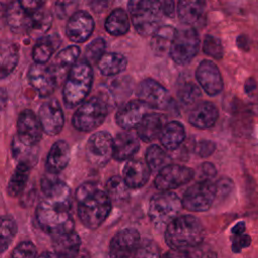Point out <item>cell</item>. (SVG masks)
Instances as JSON below:
<instances>
[{
    "mask_svg": "<svg viewBox=\"0 0 258 258\" xmlns=\"http://www.w3.org/2000/svg\"><path fill=\"white\" fill-rule=\"evenodd\" d=\"M27 78L30 86L43 98L49 97L58 85L51 68L45 63L34 62L30 66Z\"/></svg>",
    "mask_w": 258,
    "mask_h": 258,
    "instance_id": "cell-13",
    "label": "cell"
},
{
    "mask_svg": "<svg viewBox=\"0 0 258 258\" xmlns=\"http://www.w3.org/2000/svg\"><path fill=\"white\" fill-rule=\"evenodd\" d=\"M216 149V144L211 140H201L196 145V152L201 157L210 156Z\"/></svg>",
    "mask_w": 258,
    "mask_h": 258,
    "instance_id": "cell-47",
    "label": "cell"
},
{
    "mask_svg": "<svg viewBox=\"0 0 258 258\" xmlns=\"http://www.w3.org/2000/svg\"><path fill=\"white\" fill-rule=\"evenodd\" d=\"M151 169L146 161L129 159L123 168V179L130 188H140L148 181Z\"/></svg>",
    "mask_w": 258,
    "mask_h": 258,
    "instance_id": "cell-22",
    "label": "cell"
},
{
    "mask_svg": "<svg viewBox=\"0 0 258 258\" xmlns=\"http://www.w3.org/2000/svg\"><path fill=\"white\" fill-rule=\"evenodd\" d=\"M79 0H56L55 1V13L58 18L70 17L77 11Z\"/></svg>",
    "mask_w": 258,
    "mask_h": 258,
    "instance_id": "cell-44",
    "label": "cell"
},
{
    "mask_svg": "<svg viewBox=\"0 0 258 258\" xmlns=\"http://www.w3.org/2000/svg\"><path fill=\"white\" fill-rule=\"evenodd\" d=\"M203 51L216 59H221L224 54V49L221 40L213 35L205 36L203 41Z\"/></svg>",
    "mask_w": 258,
    "mask_h": 258,
    "instance_id": "cell-43",
    "label": "cell"
},
{
    "mask_svg": "<svg viewBox=\"0 0 258 258\" xmlns=\"http://www.w3.org/2000/svg\"><path fill=\"white\" fill-rule=\"evenodd\" d=\"M245 230H246L245 223H244V222H239V223H237V224L233 227V229H232V234H233L234 236H238V235L243 234V233L245 232Z\"/></svg>",
    "mask_w": 258,
    "mask_h": 258,
    "instance_id": "cell-55",
    "label": "cell"
},
{
    "mask_svg": "<svg viewBox=\"0 0 258 258\" xmlns=\"http://www.w3.org/2000/svg\"><path fill=\"white\" fill-rule=\"evenodd\" d=\"M24 9L29 12H33L42 7L46 0H18Z\"/></svg>",
    "mask_w": 258,
    "mask_h": 258,
    "instance_id": "cell-50",
    "label": "cell"
},
{
    "mask_svg": "<svg viewBox=\"0 0 258 258\" xmlns=\"http://www.w3.org/2000/svg\"><path fill=\"white\" fill-rule=\"evenodd\" d=\"M93 69L86 59L77 61L70 70L62 89V99L67 108H76L88 97L93 85Z\"/></svg>",
    "mask_w": 258,
    "mask_h": 258,
    "instance_id": "cell-3",
    "label": "cell"
},
{
    "mask_svg": "<svg viewBox=\"0 0 258 258\" xmlns=\"http://www.w3.org/2000/svg\"><path fill=\"white\" fill-rule=\"evenodd\" d=\"M52 247L56 256L74 257L80 251V236L75 231H72L52 237Z\"/></svg>",
    "mask_w": 258,
    "mask_h": 258,
    "instance_id": "cell-28",
    "label": "cell"
},
{
    "mask_svg": "<svg viewBox=\"0 0 258 258\" xmlns=\"http://www.w3.org/2000/svg\"><path fill=\"white\" fill-rule=\"evenodd\" d=\"M196 79L202 89L210 96L218 95L224 86L220 70L209 59H204L200 62L196 70Z\"/></svg>",
    "mask_w": 258,
    "mask_h": 258,
    "instance_id": "cell-18",
    "label": "cell"
},
{
    "mask_svg": "<svg viewBox=\"0 0 258 258\" xmlns=\"http://www.w3.org/2000/svg\"><path fill=\"white\" fill-rule=\"evenodd\" d=\"M70 145L66 140L55 141L47 154L46 157V169L51 173H59L69 164L70 161Z\"/></svg>",
    "mask_w": 258,
    "mask_h": 258,
    "instance_id": "cell-26",
    "label": "cell"
},
{
    "mask_svg": "<svg viewBox=\"0 0 258 258\" xmlns=\"http://www.w3.org/2000/svg\"><path fill=\"white\" fill-rule=\"evenodd\" d=\"M251 244V237L247 234H241L238 236H234V240L232 243V251L234 253H239L242 249L249 247Z\"/></svg>",
    "mask_w": 258,
    "mask_h": 258,
    "instance_id": "cell-48",
    "label": "cell"
},
{
    "mask_svg": "<svg viewBox=\"0 0 258 258\" xmlns=\"http://www.w3.org/2000/svg\"><path fill=\"white\" fill-rule=\"evenodd\" d=\"M149 107L139 100H131L124 104L116 114V123L124 130L136 128L143 117L148 113Z\"/></svg>",
    "mask_w": 258,
    "mask_h": 258,
    "instance_id": "cell-19",
    "label": "cell"
},
{
    "mask_svg": "<svg viewBox=\"0 0 258 258\" xmlns=\"http://www.w3.org/2000/svg\"><path fill=\"white\" fill-rule=\"evenodd\" d=\"M204 238L201 221L191 215L176 217L165 228V242L177 256H188L186 251L200 246Z\"/></svg>",
    "mask_w": 258,
    "mask_h": 258,
    "instance_id": "cell-1",
    "label": "cell"
},
{
    "mask_svg": "<svg viewBox=\"0 0 258 258\" xmlns=\"http://www.w3.org/2000/svg\"><path fill=\"white\" fill-rule=\"evenodd\" d=\"M90 7L97 13L102 12L107 6L109 0H88Z\"/></svg>",
    "mask_w": 258,
    "mask_h": 258,
    "instance_id": "cell-52",
    "label": "cell"
},
{
    "mask_svg": "<svg viewBox=\"0 0 258 258\" xmlns=\"http://www.w3.org/2000/svg\"><path fill=\"white\" fill-rule=\"evenodd\" d=\"M130 20L127 12L122 8L114 9L105 21L106 31L113 36H121L128 32Z\"/></svg>",
    "mask_w": 258,
    "mask_h": 258,
    "instance_id": "cell-33",
    "label": "cell"
},
{
    "mask_svg": "<svg viewBox=\"0 0 258 258\" xmlns=\"http://www.w3.org/2000/svg\"><path fill=\"white\" fill-rule=\"evenodd\" d=\"M5 18L10 30L14 33H28L31 27L32 12L24 9L19 1L16 0L7 5Z\"/></svg>",
    "mask_w": 258,
    "mask_h": 258,
    "instance_id": "cell-20",
    "label": "cell"
},
{
    "mask_svg": "<svg viewBox=\"0 0 258 258\" xmlns=\"http://www.w3.org/2000/svg\"><path fill=\"white\" fill-rule=\"evenodd\" d=\"M17 234V224L10 216L0 217V254L4 253L11 245Z\"/></svg>",
    "mask_w": 258,
    "mask_h": 258,
    "instance_id": "cell-37",
    "label": "cell"
},
{
    "mask_svg": "<svg viewBox=\"0 0 258 258\" xmlns=\"http://www.w3.org/2000/svg\"><path fill=\"white\" fill-rule=\"evenodd\" d=\"M72 201L44 197L35 211L38 226L51 237L74 231L75 222L71 213Z\"/></svg>",
    "mask_w": 258,
    "mask_h": 258,
    "instance_id": "cell-2",
    "label": "cell"
},
{
    "mask_svg": "<svg viewBox=\"0 0 258 258\" xmlns=\"http://www.w3.org/2000/svg\"><path fill=\"white\" fill-rule=\"evenodd\" d=\"M192 177L194 171L191 168L181 164L168 163L158 171L154 179V185L159 190H171L189 182Z\"/></svg>",
    "mask_w": 258,
    "mask_h": 258,
    "instance_id": "cell-11",
    "label": "cell"
},
{
    "mask_svg": "<svg viewBox=\"0 0 258 258\" xmlns=\"http://www.w3.org/2000/svg\"><path fill=\"white\" fill-rule=\"evenodd\" d=\"M182 208V202L179 197L169 190H161L154 195L149 202L148 216L150 222L157 229L166 228V226L177 217Z\"/></svg>",
    "mask_w": 258,
    "mask_h": 258,
    "instance_id": "cell-6",
    "label": "cell"
},
{
    "mask_svg": "<svg viewBox=\"0 0 258 258\" xmlns=\"http://www.w3.org/2000/svg\"><path fill=\"white\" fill-rule=\"evenodd\" d=\"M200 48V37L194 27L176 30L169 54L172 60L180 66L187 64L196 56Z\"/></svg>",
    "mask_w": 258,
    "mask_h": 258,
    "instance_id": "cell-8",
    "label": "cell"
},
{
    "mask_svg": "<svg viewBox=\"0 0 258 258\" xmlns=\"http://www.w3.org/2000/svg\"><path fill=\"white\" fill-rule=\"evenodd\" d=\"M136 95L149 108L155 110L166 109L171 101L168 91L153 79L143 80L137 88Z\"/></svg>",
    "mask_w": 258,
    "mask_h": 258,
    "instance_id": "cell-12",
    "label": "cell"
},
{
    "mask_svg": "<svg viewBox=\"0 0 258 258\" xmlns=\"http://www.w3.org/2000/svg\"><path fill=\"white\" fill-rule=\"evenodd\" d=\"M169 156L166 151L160 146L153 144L150 145L145 153V161L149 168L153 171H159L162 167L169 163Z\"/></svg>",
    "mask_w": 258,
    "mask_h": 258,
    "instance_id": "cell-40",
    "label": "cell"
},
{
    "mask_svg": "<svg viewBox=\"0 0 258 258\" xmlns=\"http://www.w3.org/2000/svg\"><path fill=\"white\" fill-rule=\"evenodd\" d=\"M129 186L124 181L123 177L114 175L107 180L106 192L112 202L124 203L129 199Z\"/></svg>",
    "mask_w": 258,
    "mask_h": 258,
    "instance_id": "cell-38",
    "label": "cell"
},
{
    "mask_svg": "<svg viewBox=\"0 0 258 258\" xmlns=\"http://www.w3.org/2000/svg\"><path fill=\"white\" fill-rule=\"evenodd\" d=\"M206 0H178L177 15L180 21L189 26H196L204 20Z\"/></svg>",
    "mask_w": 258,
    "mask_h": 258,
    "instance_id": "cell-25",
    "label": "cell"
},
{
    "mask_svg": "<svg viewBox=\"0 0 258 258\" xmlns=\"http://www.w3.org/2000/svg\"><path fill=\"white\" fill-rule=\"evenodd\" d=\"M164 116L158 113H147L136 127L138 137L144 142H151L159 137L164 127Z\"/></svg>",
    "mask_w": 258,
    "mask_h": 258,
    "instance_id": "cell-27",
    "label": "cell"
},
{
    "mask_svg": "<svg viewBox=\"0 0 258 258\" xmlns=\"http://www.w3.org/2000/svg\"><path fill=\"white\" fill-rule=\"evenodd\" d=\"M128 11L135 30L142 36L152 35L160 26L163 14L160 0H129Z\"/></svg>",
    "mask_w": 258,
    "mask_h": 258,
    "instance_id": "cell-4",
    "label": "cell"
},
{
    "mask_svg": "<svg viewBox=\"0 0 258 258\" xmlns=\"http://www.w3.org/2000/svg\"><path fill=\"white\" fill-rule=\"evenodd\" d=\"M11 256L14 258H30L37 256V249L30 241L19 243L12 251Z\"/></svg>",
    "mask_w": 258,
    "mask_h": 258,
    "instance_id": "cell-45",
    "label": "cell"
},
{
    "mask_svg": "<svg viewBox=\"0 0 258 258\" xmlns=\"http://www.w3.org/2000/svg\"><path fill=\"white\" fill-rule=\"evenodd\" d=\"M217 192L220 191L221 194L225 195L230 192V190L233 188V183L228 178H222L219 182H217Z\"/></svg>",
    "mask_w": 258,
    "mask_h": 258,
    "instance_id": "cell-51",
    "label": "cell"
},
{
    "mask_svg": "<svg viewBox=\"0 0 258 258\" xmlns=\"http://www.w3.org/2000/svg\"><path fill=\"white\" fill-rule=\"evenodd\" d=\"M217 196V186L209 179L190 185L182 197V207L188 211L205 212L211 208Z\"/></svg>",
    "mask_w": 258,
    "mask_h": 258,
    "instance_id": "cell-10",
    "label": "cell"
},
{
    "mask_svg": "<svg viewBox=\"0 0 258 258\" xmlns=\"http://www.w3.org/2000/svg\"><path fill=\"white\" fill-rule=\"evenodd\" d=\"M31 166L24 162H18L7 184V194L9 197L16 198L24 190L30 173Z\"/></svg>",
    "mask_w": 258,
    "mask_h": 258,
    "instance_id": "cell-32",
    "label": "cell"
},
{
    "mask_svg": "<svg viewBox=\"0 0 258 258\" xmlns=\"http://www.w3.org/2000/svg\"><path fill=\"white\" fill-rule=\"evenodd\" d=\"M38 118L43 132L49 136L57 135L63 128L64 116L56 99H49L40 106Z\"/></svg>",
    "mask_w": 258,
    "mask_h": 258,
    "instance_id": "cell-15",
    "label": "cell"
},
{
    "mask_svg": "<svg viewBox=\"0 0 258 258\" xmlns=\"http://www.w3.org/2000/svg\"><path fill=\"white\" fill-rule=\"evenodd\" d=\"M11 151L13 157L18 162H24L30 166H33L35 163H37L38 153L36 150V146L25 145L18 139L17 136L12 139Z\"/></svg>",
    "mask_w": 258,
    "mask_h": 258,
    "instance_id": "cell-36",
    "label": "cell"
},
{
    "mask_svg": "<svg viewBox=\"0 0 258 258\" xmlns=\"http://www.w3.org/2000/svg\"><path fill=\"white\" fill-rule=\"evenodd\" d=\"M160 252L155 243L152 241H143L140 242V245L137 249L135 256H141V257H153V256H159Z\"/></svg>",
    "mask_w": 258,
    "mask_h": 258,
    "instance_id": "cell-46",
    "label": "cell"
},
{
    "mask_svg": "<svg viewBox=\"0 0 258 258\" xmlns=\"http://www.w3.org/2000/svg\"><path fill=\"white\" fill-rule=\"evenodd\" d=\"M98 188V185L96 182H93V181H88V182H85L83 184H81L77 190H76V199H77V202L82 200L83 198H85L86 196L90 195L92 191H94L95 189Z\"/></svg>",
    "mask_w": 258,
    "mask_h": 258,
    "instance_id": "cell-49",
    "label": "cell"
},
{
    "mask_svg": "<svg viewBox=\"0 0 258 258\" xmlns=\"http://www.w3.org/2000/svg\"><path fill=\"white\" fill-rule=\"evenodd\" d=\"M185 130L182 124L177 121H171L164 125L159 140L162 146L167 150H175L184 141Z\"/></svg>",
    "mask_w": 258,
    "mask_h": 258,
    "instance_id": "cell-29",
    "label": "cell"
},
{
    "mask_svg": "<svg viewBox=\"0 0 258 258\" xmlns=\"http://www.w3.org/2000/svg\"><path fill=\"white\" fill-rule=\"evenodd\" d=\"M201 168H202L203 174H205L208 178H209V177H210V178H211V177H214V176L216 175V173H217V170H216L215 166H214L212 163H210V162H204V163L202 164Z\"/></svg>",
    "mask_w": 258,
    "mask_h": 258,
    "instance_id": "cell-53",
    "label": "cell"
},
{
    "mask_svg": "<svg viewBox=\"0 0 258 258\" xmlns=\"http://www.w3.org/2000/svg\"><path fill=\"white\" fill-rule=\"evenodd\" d=\"M140 242V235L137 230L133 228L122 229L112 238L109 245V255L111 257L135 256Z\"/></svg>",
    "mask_w": 258,
    "mask_h": 258,
    "instance_id": "cell-14",
    "label": "cell"
},
{
    "mask_svg": "<svg viewBox=\"0 0 258 258\" xmlns=\"http://www.w3.org/2000/svg\"><path fill=\"white\" fill-rule=\"evenodd\" d=\"M60 39L57 35H42L36 40L32 49V58L34 62L46 63L58 47Z\"/></svg>",
    "mask_w": 258,
    "mask_h": 258,
    "instance_id": "cell-30",
    "label": "cell"
},
{
    "mask_svg": "<svg viewBox=\"0 0 258 258\" xmlns=\"http://www.w3.org/2000/svg\"><path fill=\"white\" fill-rule=\"evenodd\" d=\"M108 115V105L100 97H92L78 106L72 118V125L82 132H90L99 128Z\"/></svg>",
    "mask_w": 258,
    "mask_h": 258,
    "instance_id": "cell-7",
    "label": "cell"
},
{
    "mask_svg": "<svg viewBox=\"0 0 258 258\" xmlns=\"http://www.w3.org/2000/svg\"><path fill=\"white\" fill-rule=\"evenodd\" d=\"M219 113L216 106L208 101L195 104L188 117L189 123L199 129H209L213 127L218 119Z\"/></svg>",
    "mask_w": 258,
    "mask_h": 258,
    "instance_id": "cell-24",
    "label": "cell"
},
{
    "mask_svg": "<svg viewBox=\"0 0 258 258\" xmlns=\"http://www.w3.org/2000/svg\"><path fill=\"white\" fill-rule=\"evenodd\" d=\"M175 32L176 29L169 25L158 27V29L152 34L151 39V48L155 54L163 55L165 52H169Z\"/></svg>",
    "mask_w": 258,
    "mask_h": 258,
    "instance_id": "cell-35",
    "label": "cell"
},
{
    "mask_svg": "<svg viewBox=\"0 0 258 258\" xmlns=\"http://www.w3.org/2000/svg\"><path fill=\"white\" fill-rule=\"evenodd\" d=\"M8 0H0V4H5Z\"/></svg>",
    "mask_w": 258,
    "mask_h": 258,
    "instance_id": "cell-58",
    "label": "cell"
},
{
    "mask_svg": "<svg viewBox=\"0 0 258 258\" xmlns=\"http://www.w3.org/2000/svg\"><path fill=\"white\" fill-rule=\"evenodd\" d=\"M52 22L51 14L42 7L32 12V21L31 27L28 33L33 37H41L43 33H45Z\"/></svg>",
    "mask_w": 258,
    "mask_h": 258,
    "instance_id": "cell-39",
    "label": "cell"
},
{
    "mask_svg": "<svg viewBox=\"0 0 258 258\" xmlns=\"http://www.w3.org/2000/svg\"><path fill=\"white\" fill-rule=\"evenodd\" d=\"M162 8H163V13H165L168 16L173 15L174 11V1L173 0H163L161 2Z\"/></svg>",
    "mask_w": 258,
    "mask_h": 258,
    "instance_id": "cell-54",
    "label": "cell"
},
{
    "mask_svg": "<svg viewBox=\"0 0 258 258\" xmlns=\"http://www.w3.org/2000/svg\"><path fill=\"white\" fill-rule=\"evenodd\" d=\"M42 127L38 116L31 110H23L17 119V137L28 146H36L42 136Z\"/></svg>",
    "mask_w": 258,
    "mask_h": 258,
    "instance_id": "cell-16",
    "label": "cell"
},
{
    "mask_svg": "<svg viewBox=\"0 0 258 258\" xmlns=\"http://www.w3.org/2000/svg\"><path fill=\"white\" fill-rule=\"evenodd\" d=\"M139 137L131 130H124L114 138L113 158L117 161L129 160L139 149Z\"/></svg>",
    "mask_w": 258,
    "mask_h": 258,
    "instance_id": "cell-21",
    "label": "cell"
},
{
    "mask_svg": "<svg viewBox=\"0 0 258 258\" xmlns=\"http://www.w3.org/2000/svg\"><path fill=\"white\" fill-rule=\"evenodd\" d=\"M177 94L179 100L183 105L190 106L195 105L199 101L201 97V90L196 84L191 82H186L179 87Z\"/></svg>",
    "mask_w": 258,
    "mask_h": 258,
    "instance_id": "cell-41",
    "label": "cell"
},
{
    "mask_svg": "<svg viewBox=\"0 0 258 258\" xmlns=\"http://www.w3.org/2000/svg\"><path fill=\"white\" fill-rule=\"evenodd\" d=\"M7 98H8V95L6 90L4 88H0V111H2L3 108L5 107Z\"/></svg>",
    "mask_w": 258,
    "mask_h": 258,
    "instance_id": "cell-56",
    "label": "cell"
},
{
    "mask_svg": "<svg viewBox=\"0 0 258 258\" xmlns=\"http://www.w3.org/2000/svg\"><path fill=\"white\" fill-rule=\"evenodd\" d=\"M94 28L95 22L91 14L83 10H77L69 17L66 25V34L71 41L82 43L89 39Z\"/></svg>",
    "mask_w": 258,
    "mask_h": 258,
    "instance_id": "cell-17",
    "label": "cell"
},
{
    "mask_svg": "<svg viewBox=\"0 0 258 258\" xmlns=\"http://www.w3.org/2000/svg\"><path fill=\"white\" fill-rule=\"evenodd\" d=\"M114 152V138L107 131L93 133L86 144V156L91 165L97 168L104 167Z\"/></svg>",
    "mask_w": 258,
    "mask_h": 258,
    "instance_id": "cell-9",
    "label": "cell"
},
{
    "mask_svg": "<svg viewBox=\"0 0 258 258\" xmlns=\"http://www.w3.org/2000/svg\"><path fill=\"white\" fill-rule=\"evenodd\" d=\"M112 209V201L108 194L99 188L78 201V216L88 229L99 228L108 218Z\"/></svg>",
    "mask_w": 258,
    "mask_h": 258,
    "instance_id": "cell-5",
    "label": "cell"
},
{
    "mask_svg": "<svg viewBox=\"0 0 258 258\" xmlns=\"http://www.w3.org/2000/svg\"><path fill=\"white\" fill-rule=\"evenodd\" d=\"M245 88H246V92H247V93H251V92H252L253 90H255V88H256V83H255V81H254L253 79L247 80Z\"/></svg>",
    "mask_w": 258,
    "mask_h": 258,
    "instance_id": "cell-57",
    "label": "cell"
},
{
    "mask_svg": "<svg viewBox=\"0 0 258 258\" xmlns=\"http://www.w3.org/2000/svg\"><path fill=\"white\" fill-rule=\"evenodd\" d=\"M81 54V49L77 45H70L61 49L54 57L52 63L49 66L55 75L57 83L66 81L67 76L72 67L77 62Z\"/></svg>",
    "mask_w": 258,
    "mask_h": 258,
    "instance_id": "cell-23",
    "label": "cell"
},
{
    "mask_svg": "<svg viewBox=\"0 0 258 258\" xmlns=\"http://www.w3.org/2000/svg\"><path fill=\"white\" fill-rule=\"evenodd\" d=\"M106 49V42L103 38H96L91 41L85 50V59L92 62H98L100 57L105 53Z\"/></svg>",
    "mask_w": 258,
    "mask_h": 258,
    "instance_id": "cell-42",
    "label": "cell"
},
{
    "mask_svg": "<svg viewBox=\"0 0 258 258\" xmlns=\"http://www.w3.org/2000/svg\"><path fill=\"white\" fill-rule=\"evenodd\" d=\"M19 49L15 43H2L0 47V79L7 77L16 68Z\"/></svg>",
    "mask_w": 258,
    "mask_h": 258,
    "instance_id": "cell-34",
    "label": "cell"
},
{
    "mask_svg": "<svg viewBox=\"0 0 258 258\" xmlns=\"http://www.w3.org/2000/svg\"><path fill=\"white\" fill-rule=\"evenodd\" d=\"M97 67L104 76H116L125 71L127 58L118 52H105L98 60Z\"/></svg>",
    "mask_w": 258,
    "mask_h": 258,
    "instance_id": "cell-31",
    "label": "cell"
}]
</instances>
